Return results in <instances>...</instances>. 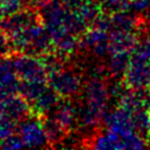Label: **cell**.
Here are the masks:
<instances>
[{
  "label": "cell",
  "instance_id": "obj_1",
  "mask_svg": "<svg viewBox=\"0 0 150 150\" xmlns=\"http://www.w3.org/2000/svg\"><path fill=\"white\" fill-rule=\"evenodd\" d=\"M109 86L101 77H91L84 86V103L89 110L104 118L109 102Z\"/></svg>",
  "mask_w": 150,
  "mask_h": 150
},
{
  "label": "cell",
  "instance_id": "obj_2",
  "mask_svg": "<svg viewBox=\"0 0 150 150\" xmlns=\"http://www.w3.org/2000/svg\"><path fill=\"white\" fill-rule=\"evenodd\" d=\"M14 68L21 81L48 80V74L40 56L20 53L11 54Z\"/></svg>",
  "mask_w": 150,
  "mask_h": 150
},
{
  "label": "cell",
  "instance_id": "obj_3",
  "mask_svg": "<svg viewBox=\"0 0 150 150\" xmlns=\"http://www.w3.org/2000/svg\"><path fill=\"white\" fill-rule=\"evenodd\" d=\"M48 84L61 96V98H70L77 95L82 89L80 75L71 69L64 68L48 75Z\"/></svg>",
  "mask_w": 150,
  "mask_h": 150
},
{
  "label": "cell",
  "instance_id": "obj_4",
  "mask_svg": "<svg viewBox=\"0 0 150 150\" xmlns=\"http://www.w3.org/2000/svg\"><path fill=\"white\" fill-rule=\"evenodd\" d=\"M41 16L38 9L21 8L16 13L0 19V29L8 35L9 39L26 30L29 26L40 22Z\"/></svg>",
  "mask_w": 150,
  "mask_h": 150
},
{
  "label": "cell",
  "instance_id": "obj_5",
  "mask_svg": "<svg viewBox=\"0 0 150 150\" xmlns=\"http://www.w3.org/2000/svg\"><path fill=\"white\" fill-rule=\"evenodd\" d=\"M18 132L28 148H42L49 145L42 118L39 115L33 114L21 121L18 127Z\"/></svg>",
  "mask_w": 150,
  "mask_h": 150
},
{
  "label": "cell",
  "instance_id": "obj_6",
  "mask_svg": "<svg viewBox=\"0 0 150 150\" xmlns=\"http://www.w3.org/2000/svg\"><path fill=\"white\" fill-rule=\"evenodd\" d=\"M80 47L89 49L96 56H104L110 54L109 32L97 27H89L80 36Z\"/></svg>",
  "mask_w": 150,
  "mask_h": 150
},
{
  "label": "cell",
  "instance_id": "obj_7",
  "mask_svg": "<svg viewBox=\"0 0 150 150\" xmlns=\"http://www.w3.org/2000/svg\"><path fill=\"white\" fill-rule=\"evenodd\" d=\"M20 82L11 54L0 57V100L18 94Z\"/></svg>",
  "mask_w": 150,
  "mask_h": 150
},
{
  "label": "cell",
  "instance_id": "obj_8",
  "mask_svg": "<svg viewBox=\"0 0 150 150\" xmlns=\"http://www.w3.org/2000/svg\"><path fill=\"white\" fill-rule=\"evenodd\" d=\"M103 122L108 130H111L121 136H127L135 131L132 124V112L123 107L117 105L110 112H107Z\"/></svg>",
  "mask_w": 150,
  "mask_h": 150
},
{
  "label": "cell",
  "instance_id": "obj_9",
  "mask_svg": "<svg viewBox=\"0 0 150 150\" xmlns=\"http://www.w3.org/2000/svg\"><path fill=\"white\" fill-rule=\"evenodd\" d=\"M123 82L130 90L150 87V63L131 59V63L123 76Z\"/></svg>",
  "mask_w": 150,
  "mask_h": 150
},
{
  "label": "cell",
  "instance_id": "obj_10",
  "mask_svg": "<svg viewBox=\"0 0 150 150\" xmlns=\"http://www.w3.org/2000/svg\"><path fill=\"white\" fill-rule=\"evenodd\" d=\"M0 101L4 105L5 114L19 123L25 118H27L28 116L33 115L30 103L19 93L11 95L6 98H2Z\"/></svg>",
  "mask_w": 150,
  "mask_h": 150
},
{
  "label": "cell",
  "instance_id": "obj_11",
  "mask_svg": "<svg viewBox=\"0 0 150 150\" xmlns=\"http://www.w3.org/2000/svg\"><path fill=\"white\" fill-rule=\"evenodd\" d=\"M60 124L67 130V132L75 129V125L79 123V109L69 101V98H62L57 107L54 109L53 115Z\"/></svg>",
  "mask_w": 150,
  "mask_h": 150
},
{
  "label": "cell",
  "instance_id": "obj_12",
  "mask_svg": "<svg viewBox=\"0 0 150 150\" xmlns=\"http://www.w3.org/2000/svg\"><path fill=\"white\" fill-rule=\"evenodd\" d=\"M61 100H62L61 96L48 84L46 89L38 96V98L30 103L33 114L39 116H45L48 112L53 111L57 107Z\"/></svg>",
  "mask_w": 150,
  "mask_h": 150
},
{
  "label": "cell",
  "instance_id": "obj_13",
  "mask_svg": "<svg viewBox=\"0 0 150 150\" xmlns=\"http://www.w3.org/2000/svg\"><path fill=\"white\" fill-rule=\"evenodd\" d=\"M110 19H111L110 32H114V30L137 32L138 28H141V20L138 19L137 14L131 12L130 9L110 14Z\"/></svg>",
  "mask_w": 150,
  "mask_h": 150
},
{
  "label": "cell",
  "instance_id": "obj_14",
  "mask_svg": "<svg viewBox=\"0 0 150 150\" xmlns=\"http://www.w3.org/2000/svg\"><path fill=\"white\" fill-rule=\"evenodd\" d=\"M136 32H120L114 30L109 33L110 54L115 52H132L137 43Z\"/></svg>",
  "mask_w": 150,
  "mask_h": 150
},
{
  "label": "cell",
  "instance_id": "obj_15",
  "mask_svg": "<svg viewBox=\"0 0 150 150\" xmlns=\"http://www.w3.org/2000/svg\"><path fill=\"white\" fill-rule=\"evenodd\" d=\"M131 63V52H115L111 53L107 62L108 73L116 79H123Z\"/></svg>",
  "mask_w": 150,
  "mask_h": 150
},
{
  "label": "cell",
  "instance_id": "obj_16",
  "mask_svg": "<svg viewBox=\"0 0 150 150\" xmlns=\"http://www.w3.org/2000/svg\"><path fill=\"white\" fill-rule=\"evenodd\" d=\"M127 136H121V135L107 129V131L104 134H101V135H98L94 138L91 146L95 148V149H103V150H105V149H109V150L125 149V138H127Z\"/></svg>",
  "mask_w": 150,
  "mask_h": 150
},
{
  "label": "cell",
  "instance_id": "obj_17",
  "mask_svg": "<svg viewBox=\"0 0 150 150\" xmlns=\"http://www.w3.org/2000/svg\"><path fill=\"white\" fill-rule=\"evenodd\" d=\"M41 118H42V124L47 134L50 146L55 145L59 142H62L67 135V130L60 124V122L53 115L52 116L45 115V116H41Z\"/></svg>",
  "mask_w": 150,
  "mask_h": 150
},
{
  "label": "cell",
  "instance_id": "obj_18",
  "mask_svg": "<svg viewBox=\"0 0 150 150\" xmlns=\"http://www.w3.org/2000/svg\"><path fill=\"white\" fill-rule=\"evenodd\" d=\"M48 86V80H33V81H21L19 94L22 95L29 103L38 98V96Z\"/></svg>",
  "mask_w": 150,
  "mask_h": 150
},
{
  "label": "cell",
  "instance_id": "obj_19",
  "mask_svg": "<svg viewBox=\"0 0 150 150\" xmlns=\"http://www.w3.org/2000/svg\"><path fill=\"white\" fill-rule=\"evenodd\" d=\"M131 59L150 63V32L145 33L137 40V43L131 52Z\"/></svg>",
  "mask_w": 150,
  "mask_h": 150
},
{
  "label": "cell",
  "instance_id": "obj_20",
  "mask_svg": "<svg viewBox=\"0 0 150 150\" xmlns=\"http://www.w3.org/2000/svg\"><path fill=\"white\" fill-rule=\"evenodd\" d=\"M100 6L102 12L114 14L117 12L128 11L130 8V0H100Z\"/></svg>",
  "mask_w": 150,
  "mask_h": 150
},
{
  "label": "cell",
  "instance_id": "obj_21",
  "mask_svg": "<svg viewBox=\"0 0 150 150\" xmlns=\"http://www.w3.org/2000/svg\"><path fill=\"white\" fill-rule=\"evenodd\" d=\"M18 123L19 122H16L15 120H13L12 117H9L5 114L0 118V141L15 134V131L18 130V127H19Z\"/></svg>",
  "mask_w": 150,
  "mask_h": 150
},
{
  "label": "cell",
  "instance_id": "obj_22",
  "mask_svg": "<svg viewBox=\"0 0 150 150\" xmlns=\"http://www.w3.org/2000/svg\"><path fill=\"white\" fill-rule=\"evenodd\" d=\"M26 144L23 142V139L21 138V136L18 134H13L9 137L0 141V149H6V150H12V149H20V148H25Z\"/></svg>",
  "mask_w": 150,
  "mask_h": 150
},
{
  "label": "cell",
  "instance_id": "obj_23",
  "mask_svg": "<svg viewBox=\"0 0 150 150\" xmlns=\"http://www.w3.org/2000/svg\"><path fill=\"white\" fill-rule=\"evenodd\" d=\"M12 42H11V39L8 38L7 34H5L1 29H0V57H4V56H7L9 54H12Z\"/></svg>",
  "mask_w": 150,
  "mask_h": 150
},
{
  "label": "cell",
  "instance_id": "obj_24",
  "mask_svg": "<svg viewBox=\"0 0 150 150\" xmlns=\"http://www.w3.org/2000/svg\"><path fill=\"white\" fill-rule=\"evenodd\" d=\"M149 8H150V0H130L129 9L136 14H141V13L144 14Z\"/></svg>",
  "mask_w": 150,
  "mask_h": 150
},
{
  "label": "cell",
  "instance_id": "obj_25",
  "mask_svg": "<svg viewBox=\"0 0 150 150\" xmlns=\"http://www.w3.org/2000/svg\"><path fill=\"white\" fill-rule=\"evenodd\" d=\"M4 115H5V110H4V105H2V103H1V101H0V118H1Z\"/></svg>",
  "mask_w": 150,
  "mask_h": 150
},
{
  "label": "cell",
  "instance_id": "obj_26",
  "mask_svg": "<svg viewBox=\"0 0 150 150\" xmlns=\"http://www.w3.org/2000/svg\"><path fill=\"white\" fill-rule=\"evenodd\" d=\"M29 1H33V2H35V5H36V7L38 6H40L42 2H45L46 0H29Z\"/></svg>",
  "mask_w": 150,
  "mask_h": 150
}]
</instances>
